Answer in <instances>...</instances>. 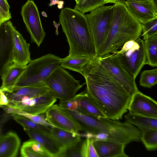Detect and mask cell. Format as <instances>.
I'll return each instance as SVG.
<instances>
[{
	"label": "cell",
	"instance_id": "4fadbf2b",
	"mask_svg": "<svg viewBox=\"0 0 157 157\" xmlns=\"http://www.w3.org/2000/svg\"><path fill=\"white\" fill-rule=\"evenodd\" d=\"M128 110L132 114L157 118V102L139 91L132 95Z\"/></svg>",
	"mask_w": 157,
	"mask_h": 157
},
{
	"label": "cell",
	"instance_id": "5b68a950",
	"mask_svg": "<svg viewBox=\"0 0 157 157\" xmlns=\"http://www.w3.org/2000/svg\"><path fill=\"white\" fill-rule=\"evenodd\" d=\"M61 58L51 54L31 60L26 66L14 87L31 86L44 82L56 70L61 67Z\"/></svg>",
	"mask_w": 157,
	"mask_h": 157
},
{
	"label": "cell",
	"instance_id": "ba28073f",
	"mask_svg": "<svg viewBox=\"0 0 157 157\" xmlns=\"http://www.w3.org/2000/svg\"><path fill=\"white\" fill-rule=\"evenodd\" d=\"M97 57L100 63L132 95L139 91L136 78L123 64L118 54L109 53Z\"/></svg>",
	"mask_w": 157,
	"mask_h": 157
},
{
	"label": "cell",
	"instance_id": "ee69618b",
	"mask_svg": "<svg viewBox=\"0 0 157 157\" xmlns=\"http://www.w3.org/2000/svg\"><path fill=\"white\" fill-rule=\"evenodd\" d=\"M153 3L156 6H157V0H151Z\"/></svg>",
	"mask_w": 157,
	"mask_h": 157
},
{
	"label": "cell",
	"instance_id": "83f0119b",
	"mask_svg": "<svg viewBox=\"0 0 157 157\" xmlns=\"http://www.w3.org/2000/svg\"><path fill=\"white\" fill-rule=\"evenodd\" d=\"M11 115L13 120L21 125L23 128L50 135L51 127L36 123L29 118L22 115L17 114Z\"/></svg>",
	"mask_w": 157,
	"mask_h": 157
},
{
	"label": "cell",
	"instance_id": "f1b7e54d",
	"mask_svg": "<svg viewBox=\"0 0 157 157\" xmlns=\"http://www.w3.org/2000/svg\"><path fill=\"white\" fill-rule=\"evenodd\" d=\"M140 140L146 149L149 151H155L157 148V130L148 129L140 131Z\"/></svg>",
	"mask_w": 157,
	"mask_h": 157
},
{
	"label": "cell",
	"instance_id": "8d00e7d4",
	"mask_svg": "<svg viewBox=\"0 0 157 157\" xmlns=\"http://www.w3.org/2000/svg\"><path fill=\"white\" fill-rule=\"evenodd\" d=\"M0 7L6 12L10 13V6L7 0H0Z\"/></svg>",
	"mask_w": 157,
	"mask_h": 157
},
{
	"label": "cell",
	"instance_id": "277c9868",
	"mask_svg": "<svg viewBox=\"0 0 157 157\" xmlns=\"http://www.w3.org/2000/svg\"><path fill=\"white\" fill-rule=\"evenodd\" d=\"M113 5V18L109 33L96 57L118 51L126 42L135 40L142 33L141 24L131 14L123 3Z\"/></svg>",
	"mask_w": 157,
	"mask_h": 157
},
{
	"label": "cell",
	"instance_id": "ac0fdd59",
	"mask_svg": "<svg viewBox=\"0 0 157 157\" xmlns=\"http://www.w3.org/2000/svg\"><path fill=\"white\" fill-rule=\"evenodd\" d=\"M30 139L40 144L50 154L52 157H61L64 147L61 145L50 135L37 132L23 128Z\"/></svg>",
	"mask_w": 157,
	"mask_h": 157
},
{
	"label": "cell",
	"instance_id": "f6af8a7d",
	"mask_svg": "<svg viewBox=\"0 0 157 157\" xmlns=\"http://www.w3.org/2000/svg\"><path fill=\"white\" fill-rule=\"evenodd\" d=\"M75 0L76 2V3H77L78 1V0Z\"/></svg>",
	"mask_w": 157,
	"mask_h": 157
},
{
	"label": "cell",
	"instance_id": "7bdbcfd3",
	"mask_svg": "<svg viewBox=\"0 0 157 157\" xmlns=\"http://www.w3.org/2000/svg\"><path fill=\"white\" fill-rule=\"evenodd\" d=\"M41 14H42V16L44 17H46L47 16L46 13L44 12V11L42 12Z\"/></svg>",
	"mask_w": 157,
	"mask_h": 157
},
{
	"label": "cell",
	"instance_id": "5bb4252c",
	"mask_svg": "<svg viewBox=\"0 0 157 157\" xmlns=\"http://www.w3.org/2000/svg\"><path fill=\"white\" fill-rule=\"evenodd\" d=\"M9 20L0 25V75L13 63L12 28Z\"/></svg>",
	"mask_w": 157,
	"mask_h": 157
},
{
	"label": "cell",
	"instance_id": "f546056e",
	"mask_svg": "<svg viewBox=\"0 0 157 157\" xmlns=\"http://www.w3.org/2000/svg\"><path fill=\"white\" fill-rule=\"evenodd\" d=\"M105 0H78L74 9L85 13L105 4Z\"/></svg>",
	"mask_w": 157,
	"mask_h": 157
},
{
	"label": "cell",
	"instance_id": "ab89813d",
	"mask_svg": "<svg viewBox=\"0 0 157 157\" xmlns=\"http://www.w3.org/2000/svg\"><path fill=\"white\" fill-rule=\"evenodd\" d=\"M117 2V0H105V4L113 3L114 4Z\"/></svg>",
	"mask_w": 157,
	"mask_h": 157
},
{
	"label": "cell",
	"instance_id": "7402d4cb",
	"mask_svg": "<svg viewBox=\"0 0 157 157\" xmlns=\"http://www.w3.org/2000/svg\"><path fill=\"white\" fill-rule=\"evenodd\" d=\"M25 66L12 63L5 70L1 75L2 84L0 87L4 92L10 93L13 91Z\"/></svg>",
	"mask_w": 157,
	"mask_h": 157
},
{
	"label": "cell",
	"instance_id": "e0dca14e",
	"mask_svg": "<svg viewBox=\"0 0 157 157\" xmlns=\"http://www.w3.org/2000/svg\"><path fill=\"white\" fill-rule=\"evenodd\" d=\"M98 157H128L125 152L126 144L114 141L93 139Z\"/></svg>",
	"mask_w": 157,
	"mask_h": 157
},
{
	"label": "cell",
	"instance_id": "d6986e66",
	"mask_svg": "<svg viewBox=\"0 0 157 157\" xmlns=\"http://www.w3.org/2000/svg\"><path fill=\"white\" fill-rule=\"evenodd\" d=\"M73 98L76 104L75 111L90 116L106 117L86 90L76 94Z\"/></svg>",
	"mask_w": 157,
	"mask_h": 157
},
{
	"label": "cell",
	"instance_id": "4316f807",
	"mask_svg": "<svg viewBox=\"0 0 157 157\" xmlns=\"http://www.w3.org/2000/svg\"><path fill=\"white\" fill-rule=\"evenodd\" d=\"M144 41L146 64L153 67L157 66V34L143 39Z\"/></svg>",
	"mask_w": 157,
	"mask_h": 157
},
{
	"label": "cell",
	"instance_id": "836d02e7",
	"mask_svg": "<svg viewBox=\"0 0 157 157\" xmlns=\"http://www.w3.org/2000/svg\"><path fill=\"white\" fill-rule=\"evenodd\" d=\"M92 138H86L84 140V157H98L93 144Z\"/></svg>",
	"mask_w": 157,
	"mask_h": 157
},
{
	"label": "cell",
	"instance_id": "d4e9b609",
	"mask_svg": "<svg viewBox=\"0 0 157 157\" xmlns=\"http://www.w3.org/2000/svg\"><path fill=\"white\" fill-rule=\"evenodd\" d=\"M126 122L135 125L140 130L153 129L157 130V118H152L131 114L124 116Z\"/></svg>",
	"mask_w": 157,
	"mask_h": 157
},
{
	"label": "cell",
	"instance_id": "bcb514c9",
	"mask_svg": "<svg viewBox=\"0 0 157 157\" xmlns=\"http://www.w3.org/2000/svg\"><path fill=\"white\" fill-rule=\"evenodd\" d=\"M51 0L54 1H58V0Z\"/></svg>",
	"mask_w": 157,
	"mask_h": 157
},
{
	"label": "cell",
	"instance_id": "603a6c76",
	"mask_svg": "<svg viewBox=\"0 0 157 157\" xmlns=\"http://www.w3.org/2000/svg\"><path fill=\"white\" fill-rule=\"evenodd\" d=\"M79 133H72L56 127L51 128L50 135L64 147L72 145L80 140L81 137Z\"/></svg>",
	"mask_w": 157,
	"mask_h": 157
},
{
	"label": "cell",
	"instance_id": "30bf717a",
	"mask_svg": "<svg viewBox=\"0 0 157 157\" xmlns=\"http://www.w3.org/2000/svg\"><path fill=\"white\" fill-rule=\"evenodd\" d=\"M21 14L32 41L40 47L46 34L41 24L37 7L33 0H28L23 5Z\"/></svg>",
	"mask_w": 157,
	"mask_h": 157
},
{
	"label": "cell",
	"instance_id": "9a60e30c",
	"mask_svg": "<svg viewBox=\"0 0 157 157\" xmlns=\"http://www.w3.org/2000/svg\"><path fill=\"white\" fill-rule=\"evenodd\" d=\"M123 4L141 24L157 18V6L151 0H129Z\"/></svg>",
	"mask_w": 157,
	"mask_h": 157
},
{
	"label": "cell",
	"instance_id": "2e32d148",
	"mask_svg": "<svg viewBox=\"0 0 157 157\" xmlns=\"http://www.w3.org/2000/svg\"><path fill=\"white\" fill-rule=\"evenodd\" d=\"M13 63L21 66L27 65L31 60L30 44L13 25L12 28Z\"/></svg>",
	"mask_w": 157,
	"mask_h": 157
},
{
	"label": "cell",
	"instance_id": "7a4b0ae2",
	"mask_svg": "<svg viewBox=\"0 0 157 157\" xmlns=\"http://www.w3.org/2000/svg\"><path fill=\"white\" fill-rule=\"evenodd\" d=\"M70 114L83 132L91 134L94 140L114 141L126 145L141 141L140 131L126 122L121 123L107 117L90 116L77 111H71Z\"/></svg>",
	"mask_w": 157,
	"mask_h": 157
},
{
	"label": "cell",
	"instance_id": "4dcf8cb0",
	"mask_svg": "<svg viewBox=\"0 0 157 157\" xmlns=\"http://www.w3.org/2000/svg\"><path fill=\"white\" fill-rule=\"evenodd\" d=\"M140 85L144 87L151 88L157 83V69L143 71L140 79Z\"/></svg>",
	"mask_w": 157,
	"mask_h": 157
},
{
	"label": "cell",
	"instance_id": "8992f818",
	"mask_svg": "<svg viewBox=\"0 0 157 157\" xmlns=\"http://www.w3.org/2000/svg\"><path fill=\"white\" fill-rule=\"evenodd\" d=\"M85 15L97 55L105 42L112 24L113 5L98 7Z\"/></svg>",
	"mask_w": 157,
	"mask_h": 157
},
{
	"label": "cell",
	"instance_id": "d590c367",
	"mask_svg": "<svg viewBox=\"0 0 157 157\" xmlns=\"http://www.w3.org/2000/svg\"><path fill=\"white\" fill-rule=\"evenodd\" d=\"M11 18L10 13L6 12L0 7V25L5 21L10 20Z\"/></svg>",
	"mask_w": 157,
	"mask_h": 157
},
{
	"label": "cell",
	"instance_id": "e575fe53",
	"mask_svg": "<svg viewBox=\"0 0 157 157\" xmlns=\"http://www.w3.org/2000/svg\"><path fill=\"white\" fill-rule=\"evenodd\" d=\"M135 40H132L126 42L118 51L113 54H121L124 53L133 46Z\"/></svg>",
	"mask_w": 157,
	"mask_h": 157
},
{
	"label": "cell",
	"instance_id": "b9f144b4",
	"mask_svg": "<svg viewBox=\"0 0 157 157\" xmlns=\"http://www.w3.org/2000/svg\"><path fill=\"white\" fill-rule=\"evenodd\" d=\"M63 5L61 4H58L57 7L59 9H61L63 7Z\"/></svg>",
	"mask_w": 157,
	"mask_h": 157
},
{
	"label": "cell",
	"instance_id": "484cf974",
	"mask_svg": "<svg viewBox=\"0 0 157 157\" xmlns=\"http://www.w3.org/2000/svg\"><path fill=\"white\" fill-rule=\"evenodd\" d=\"M91 58L85 56H67L61 59V67L81 74L84 66Z\"/></svg>",
	"mask_w": 157,
	"mask_h": 157
},
{
	"label": "cell",
	"instance_id": "3957f363",
	"mask_svg": "<svg viewBox=\"0 0 157 157\" xmlns=\"http://www.w3.org/2000/svg\"><path fill=\"white\" fill-rule=\"evenodd\" d=\"M59 17L69 45L68 56L96 57L94 42L85 14L66 7L61 10Z\"/></svg>",
	"mask_w": 157,
	"mask_h": 157
},
{
	"label": "cell",
	"instance_id": "cb8c5ba5",
	"mask_svg": "<svg viewBox=\"0 0 157 157\" xmlns=\"http://www.w3.org/2000/svg\"><path fill=\"white\" fill-rule=\"evenodd\" d=\"M20 154L23 157H52L40 144L32 139L23 144Z\"/></svg>",
	"mask_w": 157,
	"mask_h": 157
},
{
	"label": "cell",
	"instance_id": "f35d334b",
	"mask_svg": "<svg viewBox=\"0 0 157 157\" xmlns=\"http://www.w3.org/2000/svg\"><path fill=\"white\" fill-rule=\"evenodd\" d=\"M3 92L4 91L0 87V108L2 106V98Z\"/></svg>",
	"mask_w": 157,
	"mask_h": 157
},
{
	"label": "cell",
	"instance_id": "44dd1931",
	"mask_svg": "<svg viewBox=\"0 0 157 157\" xmlns=\"http://www.w3.org/2000/svg\"><path fill=\"white\" fill-rule=\"evenodd\" d=\"M50 89L44 82L31 86L14 87L10 93L4 92L9 102L25 96L34 97L44 94Z\"/></svg>",
	"mask_w": 157,
	"mask_h": 157
},
{
	"label": "cell",
	"instance_id": "7c38bea8",
	"mask_svg": "<svg viewBox=\"0 0 157 157\" xmlns=\"http://www.w3.org/2000/svg\"><path fill=\"white\" fill-rule=\"evenodd\" d=\"M45 113L46 120L53 127L74 133L83 131L81 127L58 105H52Z\"/></svg>",
	"mask_w": 157,
	"mask_h": 157
},
{
	"label": "cell",
	"instance_id": "1f68e13d",
	"mask_svg": "<svg viewBox=\"0 0 157 157\" xmlns=\"http://www.w3.org/2000/svg\"><path fill=\"white\" fill-rule=\"evenodd\" d=\"M84 141L81 139L72 145L64 147L61 157H84Z\"/></svg>",
	"mask_w": 157,
	"mask_h": 157
},
{
	"label": "cell",
	"instance_id": "d6a6232c",
	"mask_svg": "<svg viewBox=\"0 0 157 157\" xmlns=\"http://www.w3.org/2000/svg\"><path fill=\"white\" fill-rule=\"evenodd\" d=\"M141 24L143 39L157 34V18Z\"/></svg>",
	"mask_w": 157,
	"mask_h": 157
},
{
	"label": "cell",
	"instance_id": "6da1fadb",
	"mask_svg": "<svg viewBox=\"0 0 157 157\" xmlns=\"http://www.w3.org/2000/svg\"><path fill=\"white\" fill-rule=\"evenodd\" d=\"M81 74L86 90L106 117L117 121L127 112L132 95L109 73L97 57L91 58Z\"/></svg>",
	"mask_w": 157,
	"mask_h": 157
},
{
	"label": "cell",
	"instance_id": "9c48e42d",
	"mask_svg": "<svg viewBox=\"0 0 157 157\" xmlns=\"http://www.w3.org/2000/svg\"><path fill=\"white\" fill-rule=\"evenodd\" d=\"M57 98L50 90L47 93L36 97L25 96L10 101L8 106L31 114L38 115L45 113L56 101Z\"/></svg>",
	"mask_w": 157,
	"mask_h": 157
},
{
	"label": "cell",
	"instance_id": "ffe728a7",
	"mask_svg": "<svg viewBox=\"0 0 157 157\" xmlns=\"http://www.w3.org/2000/svg\"><path fill=\"white\" fill-rule=\"evenodd\" d=\"M21 144L18 136L9 132L0 137V157H15Z\"/></svg>",
	"mask_w": 157,
	"mask_h": 157
},
{
	"label": "cell",
	"instance_id": "8fae6325",
	"mask_svg": "<svg viewBox=\"0 0 157 157\" xmlns=\"http://www.w3.org/2000/svg\"><path fill=\"white\" fill-rule=\"evenodd\" d=\"M118 54L123 64L136 78L143 66L146 64L144 40L138 38L129 49L122 54Z\"/></svg>",
	"mask_w": 157,
	"mask_h": 157
},
{
	"label": "cell",
	"instance_id": "74e56055",
	"mask_svg": "<svg viewBox=\"0 0 157 157\" xmlns=\"http://www.w3.org/2000/svg\"><path fill=\"white\" fill-rule=\"evenodd\" d=\"M6 120L5 119H3V120H2L0 121V137L2 136V124L4 122H5Z\"/></svg>",
	"mask_w": 157,
	"mask_h": 157
},
{
	"label": "cell",
	"instance_id": "60d3db41",
	"mask_svg": "<svg viewBox=\"0 0 157 157\" xmlns=\"http://www.w3.org/2000/svg\"><path fill=\"white\" fill-rule=\"evenodd\" d=\"M129 0H117V2L122 3H124L126 1Z\"/></svg>",
	"mask_w": 157,
	"mask_h": 157
},
{
	"label": "cell",
	"instance_id": "52a82bcc",
	"mask_svg": "<svg viewBox=\"0 0 157 157\" xmlns=\"http://www.w3.org/2000/svg\"><path fill=\"white\" fill-rule=\"evenodd\" d=\"M44 82L60 101L73 98L84 84H80L79 81L61 67L56 70Z\"/></svg>",
	"mask_w": 157,
	"mask_h": 157
}]
</instances>
